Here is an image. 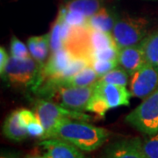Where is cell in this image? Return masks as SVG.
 Instances as JSON below:
<instances>
[{"instance_id": "cell-22", "label": "cell", "mask_w": 158, "mask_h": 158, "mask_svg": "<svg viewBox=\"0 0 158 158\" xmlns=\"http://www.w3.org/2000/svg\"><path fill=\"white\" fill-rule=\"evenodd\" d=\"M118 65V60H92L90 63V66L95 70L99 78L117 68Z\"/></svg>"}, {"instance_id": "cell-31", "label": "cell", "mask_w": 158, "mask_h": 158, "mask_svg": "<svg viewBox=\"0 0 158 158\" xmlns=\"http://www.w3.org/2000/svg\"><path fill=\"white\" fill-rule=\"evenodd\" d=\"M0 158H10V157H7V156H2Z\"/></svg>"}, {"instance_id": "cell-30", "label": "cell", "mask_w": 158, "mask_h": 158, "mask_svg": "<svg viewBox=\"0 0 158 158\" xmlns=\"http://www.w3.org/2000/svg\"><path fill=\"white\" fill-rule=\"evenodd\" d=\"M24 158H46L44 155H40L39 153H30Z\"/></svg>"}, {"instance_id": "cell-8", "label": "cell", "mask_w": 158, "mask_h": 158, "mask_svg": "<svg viewBox=\"0 0 158 158\" xmlns=\"http://www.w3.org/2000/svg\"><path fill=\"white\" fill-rule=\"evenodd\" d=\"M94 93L106 103L109 110L121 106H129L130 98L133 96L126 86L106 84L98 80L95 84Z\"/></svg>"}, {"instance_id": "cell-14", "label": "cell", "mask_w": 158, "mask_h": 158, "mask_svg": "<svg viewBox=\"0 0 158 158\" xmlns=\"http://www.w3.org/2000/svg\"><path fill=\"white\" fill-rule=\"evenodd\" d=\"M27 46L31 56L41 68L45 64V60L50 48V34L33 36L27 40Z\"/></svg>"}, {"instance_id": "cell-10", "label": "cell", "mask_w": 158, "mask_h": 158, "mask_svg": "<svg viewBox=\"0 0 158 158\" xmlns=\"http://www.w3.org/2000/svg\"><path fill=\"white\" fill-rule=\"evenodd\" d=\"M39 145L45 150L46 158H85L81 149L59 138L46 139Z\"/></svg>"}, {"instance_id": "cell-21", "label": "cell", "mask_w": 158, "mask_h": 158, "mask_svg": "<svg viewBox=\"0 0 158 158\" xmlns=\"http://www.w3.org/2000/svg\"><path fill=\"white\" fill-rule=\"evenodd\" d=\"M63 18L64 21L71 27H85L87 26L88 18L77 11H68L64 6L59 10V12Z\"/></svg>"}, {"instance_id": "cell-26", "label": "cell", "mask_w": 158, "mask_h": 158, "mask_svg": "<svg viewBox=\"0 0 158 158\" xmlns=\"http://www.w3.org/2000/svg\"><path fill=\"white\" fill-rule=\"evenodd\" d=\"M119 48L116 47L95 50L91 54L92 60H118Z\"/></svg>"}, {"instance_id": "cell-6", "label": "cell", "mask_w": 158, "mask_h": 158, "mask_svg": "<svg viewBox=\"0 0 158 158\" xmlns=\"http://www.w3.org/2000/svg\"><path fill=\"white\" fill-rule=\"evenodd\" d=\"M95 84L84 87L60 86L51 98L63 107L79 112L86 111L87 105L95 91Z\"/></svg>"}, {"instance_id": "cell-17", "label": "cell", "mask_w": 158, "mask_h": 158, "mask_svg": "<svg viewBox=\"0 0 158 158\" xmlns=\"http://www.w3.org/2000/svg\"><path fill=\"white\" fill-rule=\"evenodd\" d=\"M103 0H67L64 7L71 11H77L87 18L92 16L102 7Z\"/></svg>"}, {"instance_id": "cell-24", "label": "cell", "mask_w": 158, "mask_h": 158, "mask_svg": "<svg viewBox=\"0 0 158 158\" xmlns=\"http://www.w3.org/2000/svg\"><path fill=\"white\" fill-rule=\"evenodd\" d=\"M142 148L148 158H158V132L142 141Z\"/></svg>"}, {"instance_id": "cell-2", "label": "cell", "mask_w": 158, "mask_h": 158, "mask_svg": "<svg viewBox=\"0 0 158 158\" xmlns=\"http://www.w3.org/2000/svg\"><path fill=\"white\" fill-rule=\"evenodd\" d=\"M34 113L42 124L45 134L42 139L55 138V133L58 123L63 118H71L76 120H89L90 117L87 114L65 108L54 102L44 99H38L34 103Z\"/></svg>"}, {"instance_id": "cell-27", "label": "cell", "mask_w": 158, "mask_h": 158, "mask_svg": "<svg viewBox=\"0 0 158 158\" xmlns=\"http://www.w3.org/2000/svg\"><path fill=\"white\" fill-rule=\"evenodd\" d=\"M27 130L29 136H32V137H37V138L42 139V137L45 134V129L38 118L34 120V122L30 123L27 127Z\"/></svg>"}, {"instance_id": "cell-13", "label": "cell", "mask_w": 158, "mask_h": 158, "mask_svg": "<svg viewBox=\"0 0 158 158\" xmlns=\"http://www.w3.org/2000/svg\"><path fill=\"white\" fill-rule=\"evenodd\" d=\"M118 19V17L114 11L102 7L95 14L88 18L87 27L93 30L111 34Z\"/></svg>"}, {"instance_id": "cell-15", "label": "cell", "mask_w": 158, "mask_h": 158, "mask_svg": "<svg viewBox=\"0 0 158 158\" xmlns=\"http://www.w3.org/2000/svg\"><path fill=\"white\" fill-rule=\"evenodd\" d=\"M19 110L11 112L6 117L3 126V134L8 139L15 141H21L28 137L27 130L19 123Z\"/></svg>"}, {"instance_id": "cell-23", "label": "cell", "mask_w": 158, "mask_h": 158, "mask_svg": "<svg viewBox=\"0 0 158 158\" xmlns=\"http://www.w3.org/2000/svg\"><path fill=\"white\" fill-rule=\"evenodd\" d=\"M51 52H56L63 48V42L61 37V19L57 15L50 32Z\"/></svg>"}, {"instance_id": "cell-20", "label": "cell", "mask_w": 158, "mask_h": 158, "mask_svg": "<svg viewBox=\"0 0 158 158\" xmlns=\"http://www.w3.org/2000/svg\"><path fill=\"white\" fill-rule=\"evenodd\" d=\"M128 75L124 69L115 68L110 72L104 75L98 79L99 82L111 84V85H119V86H127L128 83Z\"/></svg>"}, {"instance_id": "cell-25", "label": "cell", "mask_w": 158, "mask_h": 158, "mask_svg": "<svg viewBox=\"0 0 158 158\" xmlns=\"http://www.w3.org/2000/svg\"><path fill=\"white\" fill-rule=\"evenodd\" d=\"M10 49H11V56L18 58V59H26V58L32 56H30L28 52L29 49H27L26 45L16 37H12L11 39Z\"/></svg>"}, {"instance_id": "cell-12", "label": "cell", "mask_w": 158, "mask_h": 158, "mask_svg": "<svg viewBox=\"0 0 158 158\" xmlns=\"http://www.w3.org/2000/svg\"><path fill=\"white\" fill-rule=\"evenodd\" d=\"M106 158L148 157L142 148V141L138 138H135L114 143L108 148Z\"/></svg>"}, {"instance_id": "cell-5", "label": "cell", "mask_w": 158, "mask_h": 158, "mask_svg": "<svg viewBox=\"0 0 158 158\" xmlns=\"http://www.w3.org/2000/svg\"><path fill=\"white\" fill-rule=\"evenodd\" d=\"M40 66L32 56L26 59L10 57L2 77L12 85L34 86L39 77Z\"/></svg>"}, {"instance_id": "cell-1", "label": "cell", "mask_w": 158, "mask_h": 158, "mask_svg": "<svg viewBox=\"0 0 158 158\" xmlns=\"http://www.w3.org/2000/svg\"><path fill=\"white\" fill-rule=\"evenodd\" d=\"M106 129L98 127L82 120L63 118L56 127L55 138L73 144L82 151L90 152L102 146L107 140Z\"/></svg>"}, {"instance_id": "cell-7", "label": "cell", "mask_w": 158, "mask_h": 158, "mask_svg": "<svg viewBox=\"0 0 158 158\" xmlns=\"http://www.w3.org/2000/svg\"><path fill=\"white\" fill-rule=\"evenodd\" d=\"M129 87L133 96L141 99L146 98L158 87V69L146 62L131 75Z\"/></svg>"}, {"instance_id": "cell-11", "label": "cell", "mask_w": 158, "mask_h": 158, "mask_svg": "<svg viewBox=\"0 0 158 158\" xmlns=\"http://www.w3.org/2000/svg\"><path fill=\"white\" fill-rule=\"evenodd\" d=\"M118 61L121 68L129 75H133L140 69L147 62L141 42L137 45L119 48Z\"/></svg>"}, {"instance_id": "cell-9", "label": "cell", "mask_w": 158, "mask_h": 158, "mask_svg": "<svg viewBox=\"0 0 158 158\" xmlns=\"http://www.w3.org/2000/svg\"><path fill=\"white\" fill-rule=\"evenodd\" d=\"M73 57V55L64 48L56 52H52L49 59L40 68L39 77L37 79L35 85L32 88L37 86L40 83L44 82L45 80L57 77L68 67Z\"/></svg>"}, {"instance_id": "cell-19", "label": "cell", "mask_w": 158, "mask_h": 158, "mask_svg": "<svg viewBox=\"0 0 158 158\" xmlns=\"http://www.w3.org/2000/svg\"><path fill=\"white\" fill-rule=\"evenodd\" d=\"M90 42L92 52L95 50L107 48H113V47L118 48L115 40L112 36V34L93 30V29L90 30Z\"/></svg>"}, {"instance_id": "cell-18", "label": "cell", "mask_w": 158, "mask_h": 158, "mask_svg": "<svg viewBox=\"0 0 158 158\" xmlns=\"http://www.w3.org/2000/svg\"><path fill=\"white\" fill-rule=\"evenodd\" d=\"M141 45L148 63L158 69V31L146 37Z\"/></svg>"}, {"instance_id": "cell-28", "label": "cell", "mask_w": 158, "mask_h": 158, "mask_svg": "<svg viewBox=\"0 0 158 158\" xmlns=\"http://www.w3.org/2000/svg\"><path fill=\"white\" fill-rule=\"evenodd\" d=\"M37 118H38L35 115V113H33L30 110H27V109H21V110H19V123L26 129H27V127L30 123L34 122V120H36Z\"/></svg>"}, {"instance_id": "cell-29", "label": "cell", "mask_w": 158, "mask_h": 158, "mask_svg": "<svg viewBox=\"0 0 158 158\" xmlns=\"http://www.w3.org/2000/svg\"><path fill=\"white\" fill-rule=\"evenodd\" d=\"M9 59L10 58L8 57L6 48L4 47H1L0 48V74H1V76L4 73V70L6 69Z\"/></svg>"}, {"instance_id": "cell-4", "label": "cell", "mask_w": 158, "mask_h": 158, "mask_svg": "<svg viewBox=\"0 0 158 158\" xmlns=\"http://www.w3.org/2000/svg\"><path fill=\"white\" fill-rule=\"evenodd\" d=\"M148 25L144 18H121L117 20L111 34L118 48L135 46L146 38Z\"/></svg>"}, {"instance_id": "cell-16", "label": "cell", "mask_w": 158, "mask_h": 158, "mask_svg": "<svg viewBox=\"0 0 158 158\" xmlns=\"http://www.w3.org/2000/svg\"><path fill=\"white\" fill-rule=\"evenodd\" d=\"M98 79L99 77L95 72V70L92 69L91 66H88L78 73L59 83L57 85V89L60 86H77V87L90 86L94 85Z\"/></svg>"}, {"instance_id": "cell-3", "label": "cell", "mask_w": 158, "mask_h": 158, "mask_svg": "<svg viewBox=\"0 0 158 158\" xmlns=\"http://www.w3.org/2000/svg\"><path fill=\"white\" fill-rule=\"evenodd\" d=\"M126 121L142 134L158 132V87L126 117Z\"/></svg>"}]
</instances>
